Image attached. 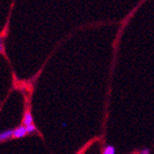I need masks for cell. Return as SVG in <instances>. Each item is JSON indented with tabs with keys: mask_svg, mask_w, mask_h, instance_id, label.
Returning a JSON list of instances; mask_svg holds the SVG:
<instances>
[{
	"mask_svg": "<svg viewBox=\"0 0 154 154\" xmlns=\"http://www.w3.org/2000/svg\"><path fill=\"white\" fill-rule=\"evenodd\" d=\"M28 134V132H27V128L25 125H19L18 128H16L14 130V134H13V138H15V139H19V138H23L25 137L26 135Z\"/></svg>",
	"mask_w": 154,
	"mask_h": 154,
	"instance_id": "obj_1",
	"label": "cell"
},
{
	"mask_svg": "<svg viewBox=\"0 0 154 154\" xmlns=\"http://www.w3.org/2000/svg\"><path fill=\"white\" fill-rule=\"evenodd\" d=\"M14 130H5L0 133V141H7V140L13 138Z\"/></svg>",
	"mask_w": 154,
	"mask_h": 154,
	"instance_id": "obj_2",
	"label": "cell"
},
{
	"mask_svg": "<svg viewBox=\"0 0 154 154\" xmlns=\"http://www.w3.org/2000/svg\"><path fill=\"white\" fill-rule=\"evenodd\" d=\"M31 124H33V117H32L30 111L27 110L24 115V118H23V125L28 126V125H31Z\"/></svg>",
	"mask_w": 154,
	"mask_h": 154,
	"instance_id": "obj_3",
	"label": "cell"
},
{
	"mask_svg": "<svg viewBox=\"0 0 154 154\" xmlns=\"http://www.w3.org/2000/svg\"><path fill=\"white\" fill-rule=\"evenodd\" d=\"M103 154H116V149L112 147V146H107V147L104 149Z\"/></svg>",
	"mask_w": 154,
	"mask_h": 154,
	"instance_id": "obj_4",
	"label": "cell"
},
{
	"mask_svg": "<svg viewBox=\"0 0 154 154\" xmlns=\"http://www.w3.org/2000/svg\"><path fill=\"white\" fill-rule=\"evenodd\" d=\"M0 54L5 56V38L2 35H0Z\"/></svg>",
	"mask_w": 154,
	"mask_h": 154,
	"instance_id": "obj_5",
	"label": "cell"
},
{
	"mask_svg": "<svg viewBox=\"0 0 154 154\" xmlns=\"http://www.w3.org/2000/svg\"><path fill=\"white\" fill-rule=\"evenodd\" d=\"M26 128H27V132H28V134H32V133L36 132V126L34 124L28 125V126H26Z\"/></svg>",
	"mask_w": 154,
	"mask_h": 154,
	"instance_id": "obj_6",
	"label": "cell"
},
{
	"mask_svg": "<svg viewBox=\"0 0 154 154\" xmlns=\"http://www.w3.org/2000/svg\"><path fill=\"white\" fill-rule=\"evenodd\" d=\"M140 154H150V151L148 149H144V150H142Z\"/></svg>",
	"mask_w": 154,
	"mask_h": 154,
	"instance_id": "obj_7",
	"label": "cell"
}]
</instances>
